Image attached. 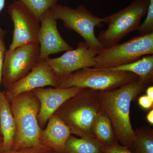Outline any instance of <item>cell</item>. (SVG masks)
Listing matches in <instances>:
<instances>
[{"label": "cell", "mask_w": 153, "mask_h": 153, "mask_svg": "<svg viewBox=\"0 0 153 153\" xmlns=\"http://www.w3.org/2000/svg\"><path fill=\"white\" fill-rule=\"evenodd\" d=\"M148 87L139 79L112 90L100 91V108L109 118L119 143L130 148L134 138V131L130 117L131 105Z\"/></svg>", "instance_id": "1"}, {"label": "cell", "mask_w": 153, "mask_h": 153, "mask_svg": "<svg viewBox=\"0 0 153 153\" xmlns=\"http://www.w3.org/2000/svg\"><path fill=\"white\" fill-rule=\"evenodd\" d=\"M98 91L83 88L63 103L54 114L66 124L71 134L81 138H94L92 125L100 109Z\"/></svg>", "instance_id": "2"}, {"label": "cell", "mask_w": 153, "mask_h": 153, "mask_svg": "<svg viewBox=\"0 0 153 153\" xmlns=\"http://www.w3.org/2000/svg\"><path fill=\"white\" fill-rule=\"evenodd\" d=\"M16 125L13 149L19 150L41 145L38 115L39 100L33 91L21 94L8 99Z\"/></svg>", "instance_id": "3"}, {"label": "cell", "mask_w": 153, "mask_h": 153, "mask_svg": "<svg viewBox=\"0 0 153 153\" xmlns=\"http://www.w3.org/2000/svg\"><path fill=\"white\" fill-rule=\"evenodd\" d=\"M139 79L136 74L128 71L88 67L59 77L58 87L111 90Z\"/></svg>", "instance_id": "4"}, {"label": "cell", "mask_w": 153, "mask_h": 153, "mask_svg": "<svg viewBox=\"0 0 153 153\" xmlns=\"http://www.w3.org/2000/svg\"><path fill=\"white\" fill-rule=\"evenodd\" d=\"M150 1L134 0L124 8L104 18L108 28L97 37L105 48L119 44L124 37L137 30L146 14Z\"/></svg>", "instance_id": "5"}, {"label": "cell", "mask_w": 153, "mask_h": 153, "mask_svg": "<svg viewBox=\"0 0 153 153\" xmlns=\"http://www.w3.org/2000/svg\"><path fill=\"white\" fill-rule=\"evenodd\" d=\"M50 10L56 20H62L66 28L79 34L90 48L99 53L104 49L95 35V28L102 27L104 18L96 16L83 5L72 8L57 4Z\"/></svg>", "instance_id": "6"}, {"label": "cell", "mask_w": 153, "mask_h": 153, "mask_svg": "<svg viewBox=\"0 0 153 153\" xmlns=\"http://www.w3.org/2000/svg\"><path fill=\"white\" fill-rule=\"evenodd\" d=\"M153 55V33L134 37L129 41L105 48L94 57V68L110 69Z\"/></svg>", "instance_id": "7"}, {"label": "cell", "mask_w": 153, "mask_h": 153, "mask_svg": "<svg viewBox=\"0 0 153 153\" xmlns=\"http://www.w3.org/2000/svg\"><path fill=\"white\" fill-rule=\"evenodd\" d=\"M38 42L22 45L6 51L3 63L1 85L7 91L31 71L40 61Z\"/></svg>", "instance_id": "8"}, {"label": "cell", "mask_w": 153, "mask_h": 153, "mask_svg": "<svg viewBox=\"0 0 153 153\" xmlns=\"http://www.w3.org/2000/svg\"><path fill=\"white\" fill-rule=\"evenodd\" d=\"M7 11L14 25L13 41L9 50L27 43L38 42L40 20L19 1L9 5Z\"/></svg>", "instance_id": "9"}, {"label": "cell", "mask_w": 153, "mask_h": 153, "mask_svg": "<svg viewBox=\"0 0 153 153\" xmlns=\"http://www.w3.org/2000/svg\"><path fill=\"white\" fill-rule=\"evenodd\" d=\"M98 54L85 42H80L76 49L66 51L60 57H48L46 60L59 78L80 69L94 67L96 63L94 58Z\"/></svg>", "instance_id": "10"}, {"label": "cell", "mask_w": 153, "mask_h": 153, "mask_svg": "<svg viewBox=\"0 0 153 153\" xmlns=\"http://www.w3.org/2000/svg\"><path fill=\"white\" fill-rule=\"evenodd\" d=\"M59 77L45 60H40L26 76L11 85L7 91L8 99L37 88L51 86L58 87Z\"/></svg>", "instance_id": "11"}, {"label": "cell", "mask_w": 153, "mask_h": 153, "mask_svg": "<svg viewBox=\"0 0 153 153\" xmlns=\"http://www.w3.org/2000/svg\"><path fill=\"white\" fill-rule=\"evenodd\" d=\"M83 89L75 87L66 88H41L33 90L40 103L38 115V124L40 128L42 129H44L49 119L59 108Z\"/></svg>", "instance_id": "12"}, {"label": "cell", "mask_w": 153, "mask_h": 153, "mask_svg": "<svg viewBox=\"0 0 153 153\" xmlns=\"http://www.w3.org/2000/svg\"><path fill=\"white\" fill-rule=\"evenodd\" d=\"M38 42L40 60H45L50 55L73 49L62 38L57 27V20L50 9L44 13L40 20Z\"/></svg>", "instance_id": "13"}, {"label": "cell", "mask_w": 153, "mask_h": 153, "mask_svg": "<svg viewBox=\"0 0 153 153\" xmlns=\"http://www.w3.org/2000/svg\"><path fill=\"white\" fill-rule=\"evenodd\" d=\"M47 124L40 133L41 144L55 152L65 153L66 141L71 134L69 128L55 114L49 119Z\"/></svg>", "instance_id": "14"}, {"label": "cell", "mask_w": 153, "mask_h": 153, "mask_svg": "<svg viewBox=\"0 0 153 153\" xmlns=\"http://www.w3.org/2000/svg\"><path fill=\"white\" fill-rule=\"evenodd\" d=\"M0 131L3 139L0 152L13 149L16 134V122L10 101L4 91L0 93Z\"/></svg>", "instance_id": "15"}, {"label": "cell", "mask_w": 153, "mask_h": 153, "mask_svg": "<svg viewBox=\"0 0 153 153\" xmlns=\"http://www.w3.org/2000/svg\"><path fill=\"white\" fill-rule=\"evenodd\" d=\"M92 133L101 147L111 146L118 143L110 121L101 108L94 122Z\"/></svg>", "instance_id": "16"}, {"label": "cell", "mask_w": 153, "mask_h": 153, "mask_svg": "<svg viewBox=\"0 0 153 153\" xmlns=\"http://www.w3.org/2000/svg\"><path fill=\"white\" fill-rule=\"evenodd\" d=\"M116 71H128L136 74L148 86L153 82V55L143 56L132 63L110 68Z\"/></svg>", "instance_id": "17"}, {"label": "cell", "mask_w": 153, "mask_h": 153, "mask_svg": "<svg viewBox=\"0 0 153 153\" xmlns=\"http://www.w3.org/2000/svg\"><path fill=\"white\" fill-rule=\"evenodd\" d=\"M65 153H104L94 138H78L71 135L65 146Z\"/></svg>", "instance_id": "18"}, {"label": "cell", "mask_w": 153, "mask_h": 153, "mask_svg": "<svg viewBox=\"0 0 153 153\" xmlns=\"http://www.w3.org/2000/svg\"><path fill=\"white\" fill-rule=\"evenodd\" d=\"M135 136L131 146L133 153H153V130L147 126L134 130Z\"/></svg>", "instance_id": "19"}, {"label": "cell", "mask_w": 153, "mask_h": 153, "mask_svg": "<svg viewBox=\"0 0 153 153\" xmlns=\"http://www.w3.org/2000/svg\"><path fill=\"white\" fill-rule=\"evenodd\" d=\"M22 2L39 20L46 11L57 4V0H18Z\"/></svg>", "instance_id": "20"}, {"label": "cell", "mask_w": 153, "mask_h": 153, "mask_svg": "<svg viewBox=\"0 0 153 153\" xmlns=\"http://www.w3.org/2000/svg\"><path fill=\"white\" fill-rule=\"evenodd\" d=\"M146 18L137 29L140 36H144L153 33V0H150Z\"/></svg>", "instance_id": "21"}, {"label": "cell", "mask_w": 153, "mask_h": 153, "mask_svg": "<svg viewBox=\"0 0 153 153\" xmlns=\"http://www.w3.org/2000/svg\"><path fill=\"white\" fill-rule=\"evenodd\" d=\"M53 151L43 145L35 146L32 147L26 148L19 150L12 149L0 152V153H53Z\"/></svg>", "instance_id": "22"}, {"label": "cell", "mask_w": 153, "mask_h": 153, "mask_svg": "<svg viewBox=\"0 0 153 153\" xmlns=\"http://www.w3.org/2000/svg\"><path fill=\"white\" fill-rule=\"evenodd\" d=\"M104 153H133L127 147L119 143L109 147H101Z\"/></svg>", "instance_id": "23"}, {"label": "cell", "mask_w": 153, "mask_h": 153, "mask_svg": "<svg viewBox=\"0 0 153 153\" xmlns=\"http://www.w3.org/2000/svg\"><path fill=\"white\" fill-rule=\"evenodd\" d=\"M3 38H4L0 35V93L1 91V85L3 63H4L5 55L7 51L5 44Z\"/></svg>", "instance_id": "24"}, {"label": "cell", "mask_w": 153, "mask_h": 153, "mask_svg": "<svg viewBox=\"0 0 153 153\" xmlns=\"http://www.w3.org/2000/svg\"><path fill=\"white\" fill-rule=\"evenodd\" d=\"M138 103L143 109H149L153 108V101L146 95L140 97L138 98Z\"/></svg>", "instance_id": "25"}, {"label": "cell", "mask_w": 153, "mask_h": 153, "mask_svg": "<svg viewBox=\"0 0 153 153\" xmlns=\"http://www.w3.org/2000/svg\"><path fill=\"white\" fill-rule=\"evenodd\" d=\"M146 92V95L152 101H153V86L150 85L146 88L145 90Z\"/></svg>", "instance_id": "26"}, {"label": "cell", "mask_w": 153, "mask_h": 153, "mask_svg": "<svg viewBox=\"0 0 153 153\" xmlns=\"http://www.w3.org/2000/svg\"><path fill=\"white\" fill-rule=\"evenodd\" d=\"M5 4V0H0V12H1L4 7ZM5 31H4V30L1 28L0 27V35L3 37V38L4 37L5 35Z\"/></svg>", "instance_id": "27"}, {"label": "cell", "mask_w": 153, "mask_h": 153, "mask_svg": "<svg viewBox=\"0 0 153 153\" xmlns=\"http://www.w3.org/2000/svg\"><path fill=\"white\" fill-rule=\"evenodd\" d=\"M146 120L151 125H153V108H152L150 111L148 113L147 115Z\"/></svg>", "instance_id": "28"}, {"label": "cell", "mask_w": 153, "mask_h": 153, "mask_svg": "<svg viewBox=\"0 0 153 153\" xmlns=\"http://www.w3.org/2000/svg\"><path fill=\"white\" fill-rule=\"evenodd\" d=\"M3 139L0 136V143L2 142Z\"/></svg>", "instance_id": "29"}, {"label": "cell", "mask_w": 153, "mask_h": 153, "mask_svg": "<svg viewBox=\"0 0 153 153\" xmlns=\"http://www.w3.org/2000/svg\"><path fill=\"white\" fill-rule=\"evenodd\" d=\"M2 146V142L0 143V150H1V149Z\"/></svg>", "instance_id": "30"}, {"label": "cell", "mask_w": 153, "mask_h": 153, "mask_svg": "<svg viewBox=\"0 0 153 153\" xmlns=\"http://www.w3.org/2000/svg\"><path fill=\"white\" fill-rule=\"evenodd\" d=\"M0 136L2 137L1 134V131H0Z\"/></svg>", "instance_id": "31"}, {"label": "cell", "mask_w": 153, "mask_h": 153, "mask_svg": "<svg viewBox=\"0 0 153 153\" xmlns=\"http://www.w3.org/2000/svg\"><path fill=\"white\" fill-rule=\"evenodd\" d=\"M53 153H57V152H53Z\"/></svg>", "instance_id": "32"}, {"label": "cell", "mask_w": 153, "mask_h": 153, "mask_svg": "<svg viewBox=\"0 0 153 153\" xmlns=\"http://www.w3.org/2000/svg\"><path fill=\"white\" fill-rule=\"evenodd\" d=\"M57 1H58V0H57Z\"/></svg>", "instance_id": "33"}, {"label": "cell", "mask_w": 153, "mask_h": 153, "mask_svg": "<svg viewBox=\"0 0 153 153\" xmlns=\"http://www.w3.org/2000/svg\"></svg>", "instance_id": "34"}]
</instances>
